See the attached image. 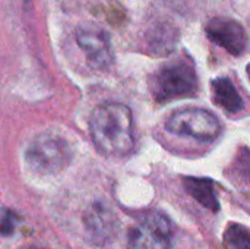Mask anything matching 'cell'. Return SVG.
Returning <instances> with one entry per match:
<instances>
[{
	"label": "cell",
	"mask_w": 250,
	"mask_h": 249,
	"mask_svg": "<svg viewBox=\"0 0 250 249\" xmlns=\"http://www.w3.org/2000/svg\"><path fill=\"white\" fill-rule=\"evenodd\" d=\"M91 138L105 156H127L135 145L133 116L127 106L105 103L98 106L89 120Z\"/></svg>",
	"instance_id": "cell-1"
},
{
	"label": "cell",
	"mask_w": 250,
	"mask_h": 249,
	"mask_svg": "<svg viewBox=\"0 0 250 249\" xmlns=\"http://www.w3.org/2000/svg\"><path fill=\"white\" fill-rule=\"evenodd\" d=\"M198 91V76L189 59H176L163 65L151 76V92L160 103L192 97Z\"/></svg>",
	"instance_id": "cell-2"
},
{
	"label": "cell",
	"mask_w": 250,
	"mask_h": 249,
	"mask_svg": "<svg viewBox=\"0 0 250 249\" xmlns=\"http://www.w3.org/2000/svg\"><path fill=\"white\" fill-rule=\"evenodd\" d=\"M170 134L177 136H188L202 142L214 141L221 134V123L218 117L205 109H183L174 112L166 122Z\"/></svg>",
	"instance_id": "cell-3"
},
{
	"label": "cell",
	"mask_w": 250,
	"mask_h": 249,
	"mask_svg": "<svg viewBox=\"0 0 250 249\" xmlns=\"http://www.w3.org/2000/svg\"><path fill=\"white\" fill-rule=\"evenodd\" d=\"M70 156L67 141L54 134H41L31 142L26 161L40 173H57L69 164Z\"/></svg>",
	"instance_id": "cell-4"
},
{
	"label": "cell",
	"mask_w": 250,
	"mask_h": 249,
	"mask_svg": "<svg viewBox=\"0 0 250 249\" xmlns=\"http://www.w3.org/2000/svg\"><path fill=\"white\" fill-rule=\"evenodd\" d=\"M174 229L167 216L152 211L146 214L129 233L127 249H168Z\"/></svg>",
	"instance_id": "cell-5"
},
{
	"label": "cell",
	"mask_w": 250,
	"mask_h": 249,
	"mask_svg": "<svg viewBox=\"0 0 250 249\" xmlns=\"http://www.w3.org/2000/svg\"><path fill=\"white\" fill-rule=\"evenodd\" d=\"M76 41L94 69H107L113 63V51L108 34L95 25L82 26L76 32Z\"/></svg>",
	"instance_id": "cell-6"
},
{
	"label": "cell",
	"mask_w": 250,
	"mask_h": 249,
	"mask_svg": "<svg viewBox=\"0 0 250 249\" xmlns=\"http://www.w3.org/2000/svg\"><path fill=\"white\" fill-rule=\"evenodd\" d=\"M205 31L211 41L226 48L233 56L242 54L248 45V35L243 26L233 19L214 18L207 23Z\"/></svg>",
	"instance_id": "cell-7"
},
{
	"label": "cell",
	"mask_w": 250,
	"mask_h": 249,
	"mask_svg": "<svg viewBox=\"0 0 250 249\" xmlns=\"http://www.w3.org/2000/svg\"><path fill=\"white\" fill-rule=\"evenodd\" d=\"M183 186L186 192L207 210L217 213L220 210L218 198L215 194V183L208 178H183Z\"/></svg>",
	"instance_id": "cell-8"
},
{
	"label": "cell",
	"mask_w": 250,
	"mask_h": 249,
	"mask_svg": "<svg viewBox=\"0 0 250 249\" xmlns=\"http://www.w3.org/2000/svg\"><path fill=\"white\" fill-rule=\"evenodd\" d=\"M212 98L214 103L218 104L229 113H239L243 109V98L236 90L234 84L230 78L221 76L212 81Z\"/></svg>",
	"instance_id": "cell-9"
},
{
	"label": "cell",
	"mask_w": 250,
	"mask_h": 249,
	"mask_svg": "<svg viewBox=\"0 0 250 249\" xmlns=\"http://www.w3.org/2000/svg\"><path fill=\"white\" fill-rule=\"evenodd\" d=\"M224 244L229 249H250V229L239 223H231L224 232Z\"/></svg>",
	"instance_id": "cell-10"
},
{
	"label": "cell",
	"mask_w": 250,
	"mask_h": 249,
	"mask_svg": "<svg viewBox=\"0 0 250 249\" xmlns=\"http://www.w3.org/2000/svg\"><path fill=\"white\" fill-rule=\"evenodd\" d=\"M110 211L103 210L101 207H95L92 211H89L88 214V220H86V226L91 230L92 235L95 236H103L107 235L111 225H110Z\"/></svg>",
	"instance_id": "cell-11"
},
{
	"label": "cell",
	"mask_w": 250,
	"mask_h": 249,
	"mask_svg": "<svg viewBox=\"0 0 250 249\" xmlns=\"http://www.w3.org/2000/svg\"><path fill=\"white\" fill-rule=\"evenodd\" d=\"M16 226V216L12 211H3L0 214V233L3 236H9L13 233Z\"/></svg>",
	"instance_id": "cell-12"
},
{
	"label": "cell",
	"mask_w": 250,
	"mask_h": 249,
	"mask_svg": "<svg viewBox=\"0 0 250 249\" xmlns=\"http://www.w3.org/2000/svg\"><path fill=\"white\" fill-rule=\"evenodd\" d=\"M237 170L240 175L250 183V151L242 150L237 156Z\"/></svg>",
	"instance_id": "cell-13"
},
{
	"label": "cell",
	"mask_w": 250,
	"mask_h": 249,
	"mask_svg": "<svg viewBox=\"0 0 250 249\" xmlns=\"http://www.w3.org/2000/svg\"><path fill=\"white\" fill-rule=\"evenodd\" d=\"M248 75H249V79H250V63L248 65Z\"/></svg>",
	"instance_id": "cell-14"
},
{
	"label": "cell",
	"mask_w": 250,
	"mask_h": 249,
	"mask_svg": "<svg viewBox=\"0 0 250 249\" xmlns=\"http://www.w3.org/2000/svg\"><path fill=\"white\" fill-rule=\"evenodd\" d=\"M28 249H41V248H28Z\"/></svg>",
	"instance_id": "cell-15"
}]
</instances>
